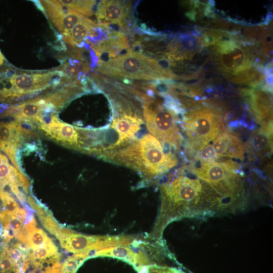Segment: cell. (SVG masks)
<instances>
[{
    "label": "cell",
    "instance_id": "cell-23",
    "mask_svg": "<svg viewBox=\"0 0 273 273\" xmlns=\"http://www.w3.org/2000/svg\"><path fill=\"white\" fill-rule=\"evenodd\" d=\"M89 253L74 254L67 258L60 267V273H75L81 264L89 258Z\"/></svg>",
    "mask_w": 273,
    "mask_h": 273
},
{
    "label": "cell",
    "instance_id": "cell-3",
    "mask_svg": "<svg viewBox=\"0 0 273 273\" xmlns=\"http://www.w3.org/2000/svg\"><path fill=\"white\" fill-rule=\"evenodd\" d=\"M117 160L127 164L148 178L161 175L177 163L175 157L166 153L158 140L146 134L116 155Z\"/></svg>",
    "mask_w": 273,
    "mask_h": 273
},
{
    "label": "cell",
    "instance_id": "cell-4",
    "mask_svg": "<svg viewBox=\"0 0 273 273\" xmlns=\"http://www.w3.org/2000/svg\"><path fill=\"white\" fill-rule=\"evenodd\" d=\"M98 70L107 75L134 79L164 80L179 78L157 60L131 51L100 61Z\"/></svg>",
    "mask_w": 273,
    "mask_h": 273
},
{
    "label": "cell",
    "instance_id": "cell-11",
    "mask_svg": "<svg viewBox=\"0 0 273 273\" xmlns=\"http://www.w3.org/2000/svg\"><path fill=\"white\" fill-rule=\"evenodd\" d=\"M205 47L202 36L198 34H181L173 38L167 50L168 57L173 60L191 59Z\"/></svg>",
    "mask_w": 273,
    "mask_h": 273
},
{
    "label": "cell",
    "instance_id": "cell-27",
    "mask_svg": "<svg viewBox=\"0 0 273 273\" xmlns=\"http://www.w3.org/2000/svg\"><path fill=\"white\" fill-rule=\"evenodd\" d=\"M9 106L7 104H0V114L5 113Z\"/></svg>",
    "mask_w": 273,
    "mask_h": 273
},
{
    "label": "cell",
    "instance_id": "cell-28",
    "mask_svg": "<svg viewBox=\"0 0 273 273\" xmlns=\"http://www.w3.org/2000/svg\"><path fill=\"white\" fill-rule=\"evenodd\" d=\"M4 61H5V58L3 54H2L1 52L0 51V66H1L3 64Z\"/></svg>",
    "mask_w": 273,
    "mask_h": 273
},
{
    "label": "cell",
    "instance_id": "cell-9",
    "mask_svg": "<svg viewBox=\"0 0 273 273\" xmlns=\"http://www.w3.org/2000/svg\"><path fill=\"white\" fill-rule=\"evenodd\" d=\"M64 76L60 70L15 75L11 78L14 85L15 101L35 95L48 87L58 85Z\"/></svg>",
    "mask_w": 273,
    "mask_h": 273
},
{
    "label": "cell",
    "instance_id": "cell-2",
    "mask_svg": "<svg viewBox=\"0 0 273 273\" xmlns=\"http://www.w3.org/2000/svg\"><path fill=\"white\" fill-rule=\"evenodd\" d=\"M212 45L218 70L226 79L252 87L263 83L265 74L261 71L248 43L223 32Z\"/></svg>",
    "mask_w": 273,
    "mask_h": 273
},
{
    "label": "cell",
    "instance_id": "cell-8",
    "mask_svg": "<svg viewBox=\"0 0 273 273\" xmlns=\"http://www.w3.org/2000/svg\"><path fill=\"white\" fill-rule=\"evenodd\" d=\"M55 236L64 249L74 254L93 252L115 246H128L134 240L130 236H89L75 233L63 228Z\"/></svg>",
    "mask_w": 273,
    "mask_h": 273
},
{
    "label": "cell",
    "instance_id": "cell-16",
    "mask_svg": "<svg viewBox=\"0 0 273 273\" xmlns=\"http://www.w3.org/2000/svg\"><path fill=\"white\" fill-rule=\"evenodd\" d=\"M271 85L267 84L262 90L249 91L250 104L255 115L261 119L271 118L272 117V100L268 92Z\"/></svg>",
    "mask_w": 273,
    "mask_h": 273
},
{
    "label": "cell",
    "instance_id": "cell-10",
    "mask_svg": "<svg viewBox=\"0 0 273 273\" xmlns=\"http://www.w3.org/2000/svg\"><path fill=\"white\" fill-rule=\"evenodd\" d=\"M37 131L65 147L79 151L77 127L60 121L56 114L47 123L38 125Z\"/></svg>",
    "mask_w": 273,
    "mask_h": 273
},
{
    "label": "cell",
    "instance_id": "cell-13",
    "mask_svg": "<svg viewBox=\"0 0 273 273\" xmlns=\"http://www.w3.org/2000/svg\"><path fill=\"white\" fill-rule=\"evenodd\" d=\"M216 160L230 158L243 160L244 148L239 139L226 131H221L211 143Z\"/></svg>",
    "mask_w": 273,
    "mask_h": 273
},
{
    "label": "cell",
    "instance_id": "cell-19",
    "mask_svg": "<svg viewBox=\"0 0 273 273\" xmlns=\"http://www.w3.org/2000/svg\"><path fill=\"white\" fill-rule=\"evenodd\" d=\"M85 17L80 13L69 9L65 14L58 17L51 21L63 35L70 32L72 29Z\"/></svg>",
    "mask_w": 273,
    "mask_h": 273
},
{
    "label": "cell",
    "instance_id": "cell-5",
    "mask_svg": "<svg viewBox=\"0 0 273 273\" xmlns=\"http://www.w3.org/2000/svg\"><path fill=\"white\" fill-rule=\"evenodd\" d=\"M235 163L231 161H200L192 171L194 175L209 185L220 197L222 209L235 207L241 183Z\"/></svg>",
    "mask_w": 273,
    "mask_h": 273
},
{
    "label": "cell",
    "instance_id": "cell-15",
    "mask_svg": "<svg viewBox=\"0 0 273 273\" xmlns=\"http://www.w3.org/2000/svg\"><path fill=\"white\" fill-rule=\"evenodd\" d=\"M142 121L132 114H124L112 123V128L117 132L118 139L116 145H119L132 139L141 128Z\"/></svg>",
    "mask_w": 273,
    "mask_h": 273
},
{
    "label": "cell",
    "instance_id": "cell-6",
    "mask_svg": "<svg viewBox=\"0 0 273 273\" xmlns=\"http://www.w3.org/2000/svg\"><path fill=\"white\" fill-rule=\"evenodd\" d=\"M183 127L190 148L199 152L222 131V118L210 108H196L186 114Z\"/></svg>",
    "mask_w": 273,
    "mask_h": 273
},
{
    "label": "cell",
    "instance_id": "cell-1",
    "mask_svg": "<svg viewBox=\"0 0 273 273\" xmlns=\"http://www.w3.org/2000/svg\"><path fill=\"white\" fill-rule=\"evenodd\" d=\"M160 192V208L150 234L151 239L160 238L166 226L173 221L222 211L220 197L196 176H175L161 186Z\"/></svg>",
    "mask_w": 273,
    "mask_h": 273
},
{
    "label": "cell",
    "instance_id": "cell-22",
    "mask_svg": "<svg viewBox=\"0 0 273 273\" xmlns=\"http://www.w3.org/2000/svg\"><path fill=\"white\" fill-rule=\"evenodd\" d=\"M64 7L74 10L81 14L90 16L93 15L96 5V1H58Z\"/></svg>",
    "mask_w": 273,
    "mask_h": 273
},
{
    "label": "cell",
    "instance_id": "cell-24",
    "mask_svg": "<svg viewBox=\"0 0 273 273\" xmlns=\"http://www.w3.org/2000/svg\"><path fill=\"white\" fill-rule=\"evenodd\" d=\"M44 214L39 217L44 227L52 234L55 235L61 228L49 214H47V215H45Z\"/></svg>",
    "mask_w": 273,
    "mask_h": 273
},
{
    "label": "cell",
    "instance_id": "cell-21",
    "mask_svg": "<svg viewBox=\"0 0 273 273\" xmlns=\"http://www.w3.org/2000/svg\"><path fill=\"white\" fill-rule=\"evenodd\" d=\"M89 67L86 63L76 59H70L68 62L63 64L61 71L64 77L73 79L80 77V75L88 70Z\"/></svg>",
    "mask_w": 273,
    "mask_h": 273
},
{
    "label": "cell",
    "instance_id": "cell-18",
    "mask_svg": "<svg viewBox=\"0 0 273 273\" xmlns=\"http://www.w3.org/2000/svg\"><path fill=\"white\" fill-rule=\"evenodd\" d=\"M97 25L89 19L85 17L77 23L68 33L63 35L67 42L71 45H79L88 37L92 36Z\"/></svg>",
    "mask_w": 273,
    "mask_h": 273
},
{
    "label": "cell",
    "instance_id": "cell-25",
    "mask_svg": "<svg viewBox=\"0 0 273 273\" xmlns=\"http://www.w3.org/2000/svg\"><path fill=\"white\" fill-rule=\"evenodd\" d=\"M148 273H185L184 271L174 267H163L156 264H151Z\"/></svg>",
    "mask_w": 273,
    "mask_h": 273
},
{
    "label": "cell",
    "instance_id": "cell-12",
    "mask_svg": "<svg viewBox=\"0 0 273 273\" xmlns=\"http://www.w3.org/2000/svg\"><path fill=\"white\" fill-rule=\"evenodd\" d=\"M98 256L121 259L131 265L137 271L144 266L152 264L143 250H135L127 246H112L89 253V258Z\"/></svg>",
    "mask_w": 273,
    "mask_h": 273
},
{
    "label": "cell",
    "instance_id": "cell-14",
    "mask_svg": "<svg viewBox=\"0 0 273 273\" xmlns=\"http://www.w3.org/2000/svg\"><path fill=\"white\" fill-rule=\"evenodd\" d=\"M129 13L128 5L120 1H101L97 8L96 15L99 22L122 25Z\"/></svg>",
    "mask_w": 273,
    "mask_h": 273
},
{
    "label": "cell",
    "instance_id": "cell-7",
    "mask_svg": "<svg viewBox=\"0 0 273 273\" xmlns=\"http://www.w3.org/2000/svg\"><path fill=\"white\" fill-rule=\"evenodd\" d=\"M146 126L153 136L176 148L179 147L181 136L177 126L176 112L159 103L151 102L144 107Z\"/></svg>",
    "mask_w": 273,
    "mask_h": 273
},
{
    "label": "cell",
    "instance_id": "cell-20",
    "mask_svg": "<svg viewBox=\"0 0 273 273\" xmlns=\"http://www.w3.org/2000/svg\"><path fill=\"white\" fill-rule=\"evenodd\" d=\"M52 240L46 233L36 226L27 231V236L25 246L28 250L33 249L43 246L50 242Z\"/></svg>",
    "mask_w": 273,
    "mask_h": 273
},
{
    "label": "cell",
    "instance_id": "cell-26",
    "mask_svg": "<svg viewBox=\"0 0 273 273\" xmlns=\"http://www.w3.org/2000/svg\"><path fill=\"white\" fill-rule=\"evenodd\" d=\"M60 263H57L52 267H49L39 271V273H60Z\"/></svg>",
    "mask_w": 273,
    "mask_h": 273
},
{
    "label": "cell",
    "instance_id": "cell-17",
    "mask_svg": "<svg viewBox=\"0 0 273 273\" xmlns=\"http://www.w3.org/2000/svg\"><path fill=\"white\" fill-rule=\"evenodd\" d=\"M249 147L256 154L264 156L271 152L272 145V124L271 122H264L255 131L249 140Z\"/></svg>",
    "mask_w": 273,
    "mask_h": 273
}]
</instances>
